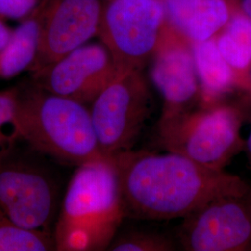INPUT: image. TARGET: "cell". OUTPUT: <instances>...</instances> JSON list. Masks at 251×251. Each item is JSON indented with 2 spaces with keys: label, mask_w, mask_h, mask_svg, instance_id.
I'll use <instances>...</instances> for the list:
<instances>
[{
  "label": "cell",
  "mask_w": 251,
  "mask_h": 251,
  "mask_svg": "<svg viewBox=\"0 0 251 251\" xmlns=\"http://www.w3.org/2000/svg\"><path fill=\"white\" fill-rule=\"evenodd\" d=\"M127 214L165 221L185 218L210 200L251 188L236 175L178 153L126 151L115 155Z\"/></svg>",
  "instance_id": "6da1fadb"
},
{
  "label": "cell",
  "mask_w": 251,
  "mask_h": 251,
  "mask_svg": "<svg viewBox=\"0 0 251 251\" xmlns=\"http://www.w3.org/2000/svg\"><path fill=\"white\" fill-rule=\"evenodd\" d=\"M126 214L115 156L83 163L63 198L54 228L55 250H107Z\"/></svg>",
  "instance_id": "7a4b0ae2"
},
{
  "label": "cell",
  "mask_w": 251,
  "mask_h": 251,
  "mask_svg": "<svg viewBox=\"0 0 251 251\" xmlns=\"http://www.w3.org/2000/svg\"><path fill=\"white\" fill-rule=\"evenodd\" d=\"M12 133L37 152L77 166L103 155L86 104L33 83L19 89Z\"/></svg>",
  "instance_id": "3957f363"
},
{
  "label": "cell",
  "mask_w": 251,
  "mask_h": 251,
  "mask_svg": "<svg viewBox=\"0 0 251 251\" xmlns=\"http://www.w3.org/2000/svg\"><path fill=\"white\" fill-rule=\"evenodd\" d=\"M243 120L241 108L221 101L161 118L160 140L170 152L180 153L206 168L224 171L245 147Z\"/></svg>",
  "instance_id": "277c9868"
},
{
  "label": "cell",
  "mask_w": 251,
  "mask_h": 251,
  "mask_svg": "<svg viewBox=\"0 0 251 251\" xmlns=\"http://www.w3.org/2000/svg\"><path fill=\"white\" fill-rule=\"evenodd\" d=\"M167 24L163 0H105L97 36L117 70L141 69L155 51Z\"/></svg>",
  "instance_id": "5b68a950"
},
{
  "label": "cell",
  "mask_w": 251,
  "mask_h": 251,
  "mask_svg": "<svg viewBox=\"0 0 251 251\" xmlns=\"http://www.w3.org/2000/svg\"><path fill=\"white\" fill-rule=\"evenodd\" d=\"M150 108V92L141 69L117 70L90 109L101 153L115 156L130 150Z\"/></svg>",
  "instance_id": "8992f818"
},
{
  "label": "cell",
  "mask_w": 251,
  "mask_h": 251,
  "mask_svg": "<svg viewBox=\"0 0 251 251\" xmlns=\"http://www.w3.org/2000/svg\"><path fill=\"white\" fill-rule=\"evenodd\" d=\"M57 186L33 163L0 152V208L20 228L49 233L57 209Z\"/></svg>",
  "instance_id": "52a82bcc"
},
{
  "label": "cell",
  "mask_w": 251,
  "mask_h": 251,
  "mask_svg": "<svg viewBox=\"0 0 251 251\" xmlns=\"http://www.w3.org/2000/svg\"><path fill=\"white\" fill-rule=\"evenodd\" d=\"M184 219L186 251H251V188L214 198Z\"/></svg>",
  "instance_id": "ba28073f"
},
{
  "label": "cell",
  "mask_w": 251,
  "mask_h": 251,
  "mask_svg": "<svg viewBox=\"0 0 251 251\" xmlns=\"http://www.w3.org/2000/svg\"><path fill=\"white\" fill-rule=\"evenodd\" d=\"M32 73V83L57 95L89 104L116 76L117 67L107 48L87 43Z\"/></svg>",
  "instance_id": "9c48e42d"
},
{
  "label": "cell",
  "mask_w": 251,
  "mask_h": 251,
  "mask_svg": "<svg viewBox=\"0 0 251 251\" xmlns=\"http://www.w3.org/2000/svg\"><path fill=\"white\" fill-rule=\"evenodd\" d=\"M40 38L31 72L61 59L98 35L100 0H40Z\"/></svg>",
  "instance_id": "30bf717a"
},
{
  "label": "cell",
  "mask_w": 251,
  "mask_h": 251,
  "mask_svg": "<svg viewBox=\"0 0 251 251\" xmlns=\"http://www.w3.org/2000/svg\"><path fill=\"white\" fill-rule=\"evenodd\" d=\"M152 57L151 78L164 100L161 118L187 111L199 96L192 43L167 24Z\"/></svg>",
  "instance_id": "8fae6325"
},
{
  "label": "cell",
  "mask_w": 251,
  "mask_h": 251,
  "mask_svg": "<svg viewBox=\"0 0 251 251\" xmlns=\"http://www.w3.org/2000/svg\"><path fill=\"white\" fill-rule=\"evenodd\" d=\"M168 24L191 43L214 38L239 8L234 0H163Z\"/></svg>",
  "instance_id": "7c38bea8"
},
{
  "label": "cell",
  "mask_w": 251,
  "mask_h": 251,
  "mask_svg": "<svg viewBox=\"0 0 251 251\" xmlns=\"http://www.w3.org/2000/svg\"><path fill=\"white\" fill-rule=\"evenodd\" d=\"M199 82V98L204 106L221 102L237 87V79L231 66L220 52L215 38L192 43Z\"/></svg>",
  "instance_id": "4fadbf2b"
},
{
  "label": "cell",
  "mask_w": 251,
  "mask_h": 251,
  "mask_svg": "<svg viewBox=\"0 0 251 251\" xmlns=\"http://www.w3.org/2000/svg\"><path fill=\"white\" fill-rule=\"evenodd\" d=\"M39 38L40 10L37 6L12 31L8 45L0 52V79L12 78L31 70L38 52Z\"/></svg>",
  "instance_id": "5bb4252c"
},
{
  "label": "cell",
  "mask_w": 251,
  "mask_h": 251,
  "mask_svg": "<svg viewBox=\"0 0 251 251\" xmlns=\"http://www.w3.org/2000/svg\"><path fill=\"white\" fill-rule=\"evenodd\" d=\"M214 38L220 52L235 74L240 89L251 65V19L238 8Z\"/></svg>",
  "instance_id": "9a60e30c"
},
{
  "label": "cell",
  "mask_w": 251,
  "mask_h": 251,
  "mask_svg": "<svg viewBox=\"0 0 251 251\" xmlns=\"http://www.w3.org/2000/svg\"><path fill=\"white\" fill-rule=\"evenodd\" d=\"M55 250L53 235L29 231L14 225L0 208V251H46Z\"/></svg>",
  "instance_id": "2e32d148"
},
{
  "label": "cell",
  "mask_w": 251,
  "mask_h": 251,
  "mask_svg": "<svg viewBox=\"0 0 251 251\" xmlns=\"http://www.w3.org/2000/svg\"><path fill=\"white\" fill-rule=\"evenodd\" d=\"M109 248L114 251H169L174 250V245L163 234L134 232L114 240Z\"/></svg>",
  "instance_id": "e0dca14e"
},
{
  "label": "cell",
  "mask_w": 251,
  "mask_h": 251,
  "mask_svg": "<svg viewBox=\"0 0 251 251\" xmlns=\"http://www.w3.org/2000/svg\"><path fill=\"white\" fill-rule=\"evenodd\" d=\"M18 88L0 90V152L8 149L15 139L13 135H7L5 127L8 125L12 126L18 102Z\"/></svg>",
  "instance_id": "ac0fdd59"
},
{
  "label": "cell",
  "mask_w": 251,
  "mask_h": 251,
  "mask_svg": "<svg viewBox=\"0 0 251 251\" xmlns=\"http://www.w3.org/2000/svg\"><path fill=\"white\" fill-rule=\"evenodd\" d=\"M39 2L40 0H0V17L23 21L36 9Z\"/></svg>",
  "instance_id": "d6986e66"
},
{
  "label": "cell",
  "mask_w": 251,
  "mask_h": 251,
  "mask_svg": "<svg viewBox=\"0 0 251 251\" xmlns=\"http://www.w3.org/2000/svg\"><path fill=\"white\" fill-rule=\"evenodd\" d=\"M12 31L13 30H10L8 25L5 23V19L0 17V52L8 45L12 35Z\"/></svg>",
  "instance_id": "ffe728a7"
},
{
  "label": "cell",
  "mask_w": 251,
  "mask_h": 251,
  "mask_svg": "<svg viewBox=\"0 0 251 251\" xmlns=\"http://www.w3.org/2000/svg\"><path fill=\"white\" fill-rule=\"evenodd\" d=\"M240 89L245 90L251 99V65L247 74L245 75V77L241 83Z\"/></svg>",
  "instance_id": "44dd1931"
},
{
  "label": "cell",
  "mask_w": 251,
  "mask_h": 251,
  "mask_svg": "<svg viewBox=\"0 0 251 251\" xmlns=\"http://www.w3.org/2000/svg\"><path fill=\"white\" fill-rule=\"evenodd\" d=\"M239 9L243 12L251 19V0H240V3L238 4Z\"/></svg>",
  "instance_id": "7402d4cb"
},
{
  "label": "cell",
  "mask_w": 251,
  "mask_h": 251,
  "mask_svg": "<svg viewBox=\"0 0 251 251\" xmlns=\"http://www.w3.org/2000/svg\"><path fill=\"white\" fill-rule=\"evenodd\" d=\"M245 151L247 152V156H248V159L249 162L251 165V131H250V134H249V138L248 140L245 142V147H244Z\"/></svg>",
  "instance_id": "603a6c76"
}]
</instances>
